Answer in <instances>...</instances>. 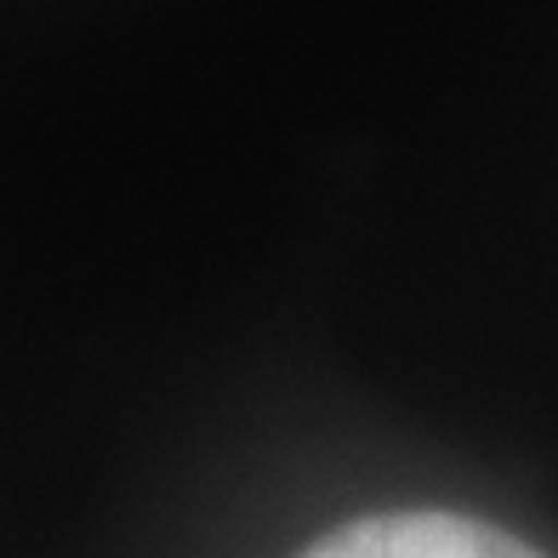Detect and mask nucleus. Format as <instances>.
Instances as JSON below:
<instances>
[{
    "instance_id": "1",
    "label": "nucleus",
    "mask_w": 558,
    "mask_h": 558,
    "mask_svg": "<svg viewBox=\"0 0 558 558\" xmlns=\"http://www.w3.org/2000/svg\"><path fill=\"white\" fill-rule=\"evenodd\" d=\"M302 558H542V553L462 513H376L331 530Z\"/></svg>"
}]
</instances>
